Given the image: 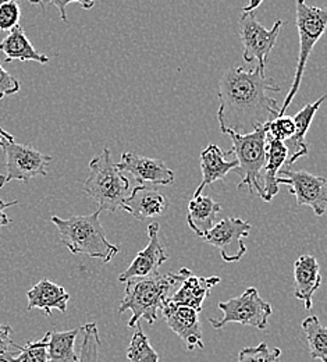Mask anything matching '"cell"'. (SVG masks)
<instances>
[{
  "label": "cell",
  "mask_w": 327,
  "mask_h": 362,
  "mask_svg": "<svg viewBox=\"0 0 327 362\" xmlns=\"http://www.w3.org/2000/svg\"><path fill=\"white\" fill-rule=\"evenodd\" d=\"M269 90L279 92L280 87L265 76V70L227 69L218 83L220 132L246 136L280 117V106L268 95Z\"/></svg>",
  "instance_id": "1"
},
{
  "label": "cell",
  "mask_w": 327,
  "mask_h": 362,
  "mask_svg": "<svg viewBox=\"0 0 327 362\" xmlns=\"http://www.w3.org/2000/svg\"><path fill=\"white\" fill-rule=\"evenodd\" d=\"M188 268H182L177 273L153 274L149 277L130 279L126 281L124 298L119 307V314L131 311L129 327H136L140 319H145L149 325L157 320V313L169 300L172 290L177 288L186 276Z\"/></svg>",
  "instance_id": "2"
},
{
  "label": "cell",
  "mask_w": 327,
  "mask_h": 362,
  "mask_svg": "<svg viewBox=\"0 0 327 362\" xmlns=\"http://www.w3.org/2000/svg\"><path fill=\"white\" fill-rule=\"evenodd\" d=\"M99 216L97 209L87 216H70L69 219L52 216L50 221L59 230L60 241L71 254L88 255L107 264L120 252V248L106 238Z\"/></svg>",
  "instance_id": "3"
},
{
  "label": "cell",
  "mask_w": 327,
  "mask_h": 362,
  "mask_svg": "<svg viewBox=\"0 0 327 362\" xmlns=\"http://www.w3.org/2000/svg\"><path fill=\"white\" fill-rule=\"evenodd\" d=\"M84 192L99 205V211L110 214L121 209L130 195V181L116 168L112 152L105 148L90 162V175L84 182Z\"/></svg>",
  "instance_id": "4"
},
{
  "label": "cell",
  "mask_w": 327,
  "mask_h": 362,
  "mask_svg": "<svg viewBox=\"0 0 327 362\" xmlns=\"http://www.w3.org/2000/svg\"><path fill=\"white\" fill-rule=\"evenodd\" d=\"M232 138L233 149L229 153L237 156L238 168L235 172L239 175L241 181L237 185L238 189L246 187L251 195H258L262 199L263 194V169L266 165V136L265 129L259 127L254 133L246 136H238L235 133H227Z\"/></svg>",
  "instance_id": "5"
},
{
  "label": "cell",
  "mask_w": 327,
  "mask_h": 362,
  "mask_svg": "<svg viewBox=\"0 0 327 362\" xmlns=\"http://www.w3.org/2000/svg\"><path fill=\"white\" fill-rule=\"evenodd\" d=\"M297 6V28L299 34V53H298V64L294 74L292 86L288 90L283 107H280V115L284 116L285 110L290 107L294 100L297 92L301 87L302 76L311 56V52L321 37L325 34L327 25V10L316 6H309L305 1L298 0Z\"/></svg>",
  "instance_id": "6"
},
{
  "label": "cell",
  "mask_w": 327,
  "mask_h": 362,
  "mask_svg": "<svg viewBox=\"0 0 327 362\" xmlns=\"http://www.w3.org/2000/svg\"><path fill=\"white\" fill-rule=\"evenodd\" d=\"M0 149L6 156L4 173L0 175V188L10 181H28L37 176H47L52 158L32 146L17 144L14 136L3 127H0Z\"/></svg>",
  "instance_id": "7"
},
{
  "label": "cell",
  "mask_w": 327,
  "mask_h": 362,
  "mask_svg": "<svg viewBox=\"0 0 327 362\" xmlns=\"http://www.w3.org/2000/svg\"><path fill=\"white\" fill-rule=\"evenodd\" d=\"M262 4V1H251L248 6L242 8L239 17V40L244 46L242 57L246 63H252L258 60V67L265 70L266 60L276 45L278 37L280 34L281 27L285 25V21L278 20L272 30H266L256 20V8Z\"/></svg>",
  "instance_id": "8"
},
{
  "label": "cell",
  "mask_w": 327,
  "mask_h": 362,
  "mask_svg": "<svg viewBox=\"0 0 327 362\" xmlns=\"http://www.w3.org/2000/svg\"><path fill=\"white\" fill-rule=\"evenodd\" d=\"M218 307L223 313V317L219 320L209 317V322L215 329H222L227 323H239L265 330L269 317L273 314L272 305L259 296L255 287L246 288L238 297L219 303Z\"/></svg>",
  "instance_id": "9"
},
{
  "label": "cell",
  "mask_w": 327,
  "mask_h": 362,
  "mask_svg": "<svg viewBox=\"0 0 327 362\" xmlns=\"http://www.w3.org/2000/svg\"><path fill=\"white\" fill-rule=\"evenodd\" d=\"M288 185V191L295 197L298 206H311L316 216L325 215L327 209V180L323 176L312 175L307 170L281 169L278 185Z\"/></svg>",
  "instance_id": "10"
},
{
  "label": "cell",
  "mask_w": 327,
  "mask_h": 362,
  "mask_svg": "<svg viewBox=\"0 0 327 362\" xmlns=\"http://www.w3.org/2000/svg\"><path fill=\"white\" fill-rule=\"evenodd\" d=\"M251 228L249 222L238 218H227L212 227L203 240L219 248L225 262H238L246 254L244 238L249 235Z\"/></svg>",
  "instance_id": "11"
},
{
  "label": "cell",
  "mask_w": 327,
  "mask_h": 362,
  "mask_svg": "<svg viewBox=\"0 0 327 362\" xmlns=\"http://www.w3.org/2000/svg\"><path fill=\"white\" fill-rule=\"evenodd\" d=\"M120 172H127L140 185H170L174 182V172L162 160L137 155L134 152H124L121 160L116 163Z\"/></svg>",
  "instance_id": "12"
},
{
  "label": "cell",
  "mask_w": 327,
  "mask_h": 362,
  "mask_svg": "<svg viewBox=\"0 0 327 362\" xmlns=\"http://www.w3.org/2000/svg\"><path fill=\"white\" fill-rule=\"evenodd\" d=\"M160 313L167 326L186 343L189 351L195 349H205L196 311L187 307L176 305L174 303L167 300L160 308Z\"/></svg>",
  "instance_id": "13"
},
{
  "label": "cell",
  "mask_w": 327,
  "mask_h": 362,
  "mask_svg": "<svg viewBox=\"0 0 327 362\" xmlns=\"http://www.w3.org/2000/svg\"><path fill=\"white\" fill-rule=\"evenodd\" d=\"M159 225L150 223L148 226L149 243L148 245L137 254L131 265L119 276L120 281H127L130 279L149 277L159 273V268L169 259L167 252L159 241Z\"/></svg>",
  "instance_id": "14"
},
{
  "label": "cell",
  "mask_w": 327,
  "mask_h": 362,
  "mask_svg": "<svg viewBox=\"0 0 327 362\" xmlns=\"http://www.w3.org/2000/svg\"><path fill=\"white\" fill-rule=\"evenodd\" d=\"M220 281L222 279L219 276H196L188 269L180 286L172 294V297H169V300L176 305L187 307L199 314L205 300L210 294V290Z\"/></svg>",
  "instance_id": "15"
},
{
  "label": "cell",
  "mask_w": 327,
  "mask_h": 362,
  "mask_svg": "<svg viewBox=\"0 0 327 362\" xmlns=\"http://www.w3.org/2000/svg\"><path fill=\"white\" fill-rule=\"evenodd\" d=\"M169 208V199L155 187L137 185L131 189L121 209L131 214L138 221L160 216Z\"/></svg>",
  "instance_id": "16"
},
{
  "label": "cell",
  "mask_w": 327,
  "mask_h": 362,
  "mask_svg": "<svg viewBox=\"0 0 327 362\" xmlns=\"http://www.w3.org/2000/svg\"><path fill=\"white\" fill-rule=\"evenodd\" d=\"M325 99H326V96L323 95L316 102L307 105L302 110H299L292 117L295 129H294L292 136L288 138L287 141H284V145L288 151V158H287V162H285L284 168L290 169L298 159L308 155V144H307L305 136H307V133L311 127V123H312L316 112L319 110V107L322 106Z\"/></svg>",
  "instance_id": "17"
},
{
  "label": "cell",
  "mask_w": 327,
  "mask_h": 362,
  "mask_svg": "<svg viewBox=\"0 0 327 362\" xmlns=\"http://www.w3.org/2000/svg\"><path fill=\"white\" fill-rule=\"evenodd\" d=\"M294 280L297 300L302 301L307 310L312 308L314 294L322 284L319 262L312 255H301L294 264Z\"/></svg>",
  "instance_id": "18"
},
{
  "label": "cell",
  "mask_w": 327,
  "mask_h": 362,
  "mask_svg": "<svg viewBox=\"0 0 327 362\" xmlns=\"http://www.w3.org/2000/svg\"><path fill=\"white\" fill-rule=\"evenodd\" d=\"M27 300L28 311L37 308L47 317H52V310H57L60 313L67 311L70 294L64 287L50 281L49 279H42L27 293Z\"/></svg>",
  "instance_id": "19"
},
{
  "label": "cell",
  "mask_w": 327,
  "mask_h": 362,
  "mask_svg": "<svg viewBox=\"0 0 327 362\" xmlns=\"http://www.w3.org/2000/svg\"><path fill=\"white\" fill-rule=\"evenodd\" d=\"M238 168L237 160H226L225 152L215 144L208 145L201 152V170L202 181L194 192V198L199 197L205 187L213 184L215 181L225 180L229 172Z\"/></svg>",
  "instance_id": "20"
},
{
  "label": "cell",
  "mask_w": 327,
  "mask_h": 362,
  "mask_svg": "<svg viewBox=\"0 0 327 362\" xmlns=\"http://www.w3.org/2000/svg\"><path fill=\"white\" fill-rule=\"evenodd\" d=\"M0 52L6 54L4 62L8 63L11 60H21V62H37L41 64L49 63V57L44 53H40L34 45L27 38L24 28L18 24L8 35L0 42Z\"/></svg>",
  "instance_id": "21"
},
{
  "label": "cell",
  "mask_w": 327,
  "mask_h": 362,
  "mask_svg": "<svg viewBox=\"0 0 327 362\" xmlns=\"http://www.w3.org/2000/svg\"><path fill=\"white\" fill-rule=\"evenodd\" d=\"M219 212H222V205L210 197L199 195L192 198L188 205V226L198 237L203 238L216 225L215 222Z\"/></svg>",
  "instance_id": "22"
},
{
  "label": "cell",
  "mask_w": 327,
  "mask_h": 362,
  "mask_svg": "<svg viewBox=\"0 0 327 362\" xmlns=\"http://www.w3.org/2000/svg\"><path fill=\"white\" fill-rule=\"evenodd\" d=\"M288 151L281 141H270L266 145V165L263 169V194L265 202H270L279 192L278 177L281 168L285 165Z\"/></svg>",
  "instance_id": "23"
},
{
  "label": "cell",
  "mask_w": 327,
  "mask_h": 362,
  "mask_svg": "<svg viewBox=\"0 0 327 362\" xmlns=\"http://www.w3.org/2000/svg\"><path fill=\"white\" fill-rule=\"evenodd\" d=\"M78 333L80 329L49 332L47 362H78V354L74 350Z\"/></svg>",
  "instance_id": "24"
},
{
  "label": "cell",
  "mask_w": 327,
  "mask_h": 362,
  "mask_svg": "<svg viewBox=\"0 0 327 362\" xmlns=\"http://www.w3.org/2000/svg\"><path fill=\"white\" fill-rule=\"evenodd\" d=\"M302 330L305 333L309 354L312 360L327 362V329L316 315L305 317L302 320Z\"/></svg>",
  "instance_id": "25"
},
{
  "label": "cell",
  "mask_w": 327,
  "mask_h": 362,
  "mask_svg": "<svg viewBox=\"0 0 327 362\" xmlns=\"http://www.w3.org/2000/svg\"><path fill=\"white\" fill-rule=\"evenodd\" d=\"M127 360L130 362H159L160 357L149 343L148 336L141 327V323L136 326L131 343L127 349Z\"/></svg>",
  "instance_id": "26"
},
{
  "label": "cell",
  "mask_w": 327,
  "mask_h": 362,
  "mask_svg": "<svg viewBox=\"0 0 327 362\" xmlns=\"http://www.w3.org/2000/svg\"><path fill=\"white\" fill-rule=\"evenodd\" d=\"M83 332V344L78 354V362H97L99 360V346L102 344L96 323H87L80 327Z\"/></svg>",
  "instance_id": "27"
},
{
  "label": "cell",
  "mask_w": 327,
  "mask_h": 362,
  "mask_svg": "<svg viewBox=\"0 0 327 362\" xmlns=\"http://www.w3.org/2000/svg\"><path fill=\"white\" fill-rule=\"evenodd\" d=\"M47 341L49 332L38 341H28L25 346H21L18 354L14 357L6 358L0 362H47Z\"/></svg>",
  "instance_id": "28"
},
{
  "label": "cell",
  "mask_w": 327,
  "mask_h": 362,
  "mask_svg": "<svg viewBox=\"0 0 327 362\" xmlns=\"http://www.w3.org/2000/svg\"><path fill=\"white\" fill-rule=\"evenodd\" d=\"M280 349H269L263 341L255 347H245L238 354L237 362H280Z\"/></svg>",
  "instance_id": "29"
},
{
  "label": "cell",
  "mask_w": 327,
  "mask_h": 362,
  "mask_svg": "<svg viewBox=\"0 0 327 362\" xmlns=\"http://www.w3.org/2000/svg\"><path fill=\"white\" fill-rule=\"evenodd\" d=\"M265 136H266V144L270 141H287L294 134V120L290 116H280L275 119L273 122H269L263 126Z\"/></svg>",
  "instance_id": "30"
},
{
  "label": "cell",
  "mask_w": 327,
  "mask_h": 362,
  "mask_svg": "<svg viewBox=\"0 0 327 362\" xmlns=\"http://www.w3.org/2000/svg\"><path fill=\"white\" fill-rule=\"evenodd\" d=\"M21 18L20 4L14 0L3 1L0 6V31H11L18 25Z\"/></svg>",
  "instance_id": "31"
},
{
  "label": "cell",
  "mask_w": 327,
  "mask_h": 362,
  "mask_svg": "<svg viewBox=\"0 0 327 362\" xmlns=\"http://www.w3.org/2000/svg\"><path fill=\"white\" fill-rule=\"evenodd\" d=\"M11 334H13L11 326L0 323V361L14 357L16 354H18L21 349V346L14 343V340L11 339Z\"/></svg>",
  "instance_id": "32"
},
{
  "label": "cell",
  "mask_w": 327,
  "mask_h": 362,
  "mask_svg": "<svg viewBox=\"0 0 327 362\" xmlns=\"http://www.w3.org/2000/svg\"><path fill=\"white\" fill-rule=\"evenodd\" d=\"M20 90V83L8 71H6L0 64V99L11 96Z\"/></svg>",
  "instance_id": "33"
},
{
  "label": "cell",
  "mask_w": 327,
  "mask_h": 362,
  "mask_svg": "<svg viewBox=\"0 0 327 362\" xmlns=\"http://www.w3.org/2000/svg\"><path fill=\"white\" fill-rule=\"evenodd\" d=\"M18 204V201H11V202H4L3 199H0V228L1 227L7 226V225H10L11 223V221H10V218L6 215V209L7 208H10V206H14V205H17Z\"/></svg>",
  "instance_id": "34"
},
{
  "label": "cell",
  "mask_w": 327,
  "mask_h": 362,
  "mask_svg": "<svg viewBox=\"0 0 327 362\" xmlns=\"http://www.w3.org/2000/svg\"><path fill=\"white\" fill-rule=\"evenodd\" d=\"M71 3H77V1H50L49 4H53V6H56L60 10V16H61L63 23H69L67 16H66V6H69Z\"/></svg>",
  "instance_id": "35"
},
{
  "label": "cell",
  "mask_w": 327,
  "mask_h": 362,
  "mask_svg": "<svg viewBox=\"0 0 327 362\" xmlns=\"http://www.w3.org/2000/svg\"><path fill=\"white\" fill-rule=\"evenodd\" d=\"M1 4H3V0H0V6H1Z\"/></svg>",
  "instance_id": "36"
}]
</instances>
